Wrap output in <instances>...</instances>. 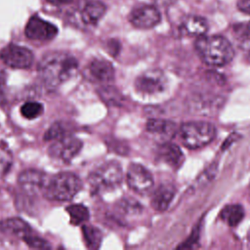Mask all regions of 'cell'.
<instances>
[{"label": "cell", "mask_w": 250, "mask_h": 250, "mask_svg": "<svg viewBox=\"0 0 250 250\" xmlns=\"http://www.w3.org/2000/svg\"><path fill=\"white\" fill-rule=\"evenodd\" d=\"M221 219L229 227H236L244 218V209L240 204H229L221 211Z\"/></svg>", "instance_id": "20"}, {"label": "cell", "mask_w": 250, "mask_h": 250, "mask_svg": "<svg viewBox=\"0 0 250 250\" xmlns=\"http://www.w3.org/2000/svg\"><path fill=\"white\" fill-rule=\"evenodd\" d=\"M175 193L176 188L173 185H160L152 193L150 200L151 207L158 212H164L169 207Z\"/></svg>", "instance_id": "16"}, {"label": "cell", "mask_w": 250, "mask_h": 250, "mask_svg": "<svg viewBox=\"0 0 250 250\" xmlns=\"http://www.w3.org/2000/svg\"><path fill=\"white\" fill-rule=\"evenodd\" d=\"M43 111V105L37 102H27L21 107V113L26 119H35L40 116Z\"/></svg>", "instance_id": "23"}, {"label": "cell", "mask_w": 250, "mask_h": 250, "mask_svg": "<svg viewBox=\"0 0 250 250\" xmlns=\"http://www.w3.org/2000/svg\"><path fill=\"white\" fill-rule=\"evenodd\" d=\"M46 175L38 170L28 169L22 171L18 179L19 186L25 195L34 196L39 191H43L46 183Z\"/></svg>", "instance_id": "12"}, {"label": "cell", "mask_w": 250, "mask_h": 250, "mask_svg": "<svg viewBox=\"0 0 250 250\" xmlns=\"http://www.w3.org/2000/svg\"><path fill=\"white\" fill-rule=\"evenodd\" d=\"M88 71L92 78L101 83H108L114 78V67L106 60L94 59L88 65Z\"/></svg>", "instance_id": "14"}, {"label": "cell", "mask_w": 250, "mask_h": 250, "mask_svg": "<svg viewBox=\"0 0 250 250\" xmlns=\"http://www.w3.org/2000/svg\"><path fill=\"white\" fill-rule=\"evenodd\" d=\"M146 131L160 140L168 142L176 134V124L170 120L151 118L146 122Z\"/></svg>", "instance_id": "15"}, {"label": "cell", "mask_w": 250, "mask_h": 250, "mask_svg": "<svg viewBox=\"0 0 250 250\" xmlns=\"http://www.w3.org/2000/svg\"><path fill=\"white\" fill-rule=\"evenodd\" d=\"M24 33L26 37L31 40L47 41L53 39L57 35L58 29L51 22L46 21L37 16H33L28 20Z\"/></svg>", "instance_id": "11"}, {"label": "cell", "mask_w": 250, "mask_h": 250, "mask_svg": "<svg viewBox=\"0 0 250 250\" xmlns=\"http://www.w3.org/2000/svg\"><path fill=\"white\" fill-rule=\"evenodd\" d=\"M134 86L139 94L145 96L160 94L167 87V77L161 69H148L135 79Z\"/></svg>", "instance_id": "6"}, {"label": "cell", "mask_w": 250, "mask_h": 250, "mask_svg": "<svg viewBox=\"0 0 250 250\" xmlns=\"http://www.w3.org/2000/svg\"><path fill=\"white\" fill-rule=\"evenodd\" d=\"M66 212L69 215L70 223L72 225H81L89 219V211L83 204H73L66 207Z\"/></svg>", "instance_id": "22"}, {"label": "cell", "mask_w": 250, "mask_h": 250, "mask_svg": "<svg viewBox=\"0 0 250 250\" xmlns=\"http://www.w3.org/2000/svg\"><path fill=\"white\" fill-rule=\"evenodd\" d=\"M106 8L100 1H90L83 7L80 17L84 24L95 25L105 14Z\"/></svg>", "instance_id": "18"}, {"label": "cell", "mask_w": 250, "mask_h": 250, "mask_svg": "<svg viewBox=\"0 0 250 250\" xmlns=\"http://www.w3.org/2000/svg\"><path fill=\"white\" fill-rule=\"evenodd\" d=\"M182 144L190 149L200 148L210 144L216 136V128L206 121H188L180 127Z\"/></svg>", "instance_id": "5"}, {"label": "cell", "mask_w": 250, "mask_h": 250, "mask_svg": "<svg viewBox=\"0 0 250 250\" xmlns=\"http://www.w3.org/2000/svg\"><path fill=\"white\" fill-rule=\"evenodd\" d=\"M130 23L139 29H149L156 26L161 21L158 9L152 5H141L129 14Z\"/></svg>", "instance_id": "10"}, {"label": "cell", "mask_w": 250, "mask_h": 250, "mask_svg": "<svg viewBox=\"0 0 250 250\" xmlns=\"http://www.w3.org/2000/svg\"><path fill=\"white\" fill-rule=\"evenodd\" d=\"M22 239L30 248H34V249H50L51 248V245L48 243V241L32 233L27 234Z\"/></svg>", "instance_id": "26"}, {"label": "cell", "mask_w": 250, "mask_h": 250, "mask_svg": "<svg viewBox=\"0 0 250 250\" xmlns=\"http://www.w3.org/2000/svg\"><path fill=\"white\" fill-rule=\"evenodd\" d=\"M12 161V156L9 152V150L5 148H0V173L6 172Z\"/></svg>", "instance_id": "28"}, {"label": "cell", "mask_w": 250, "mask_h": 250, "mask_svg": "<svg viewBox=\"0 0 250 250\" xmlns=\"http://www.w3.org/2000/svg\"><path fill=\"white\" fill-rule=\"evenodd\" d=\"M216 172H217V164L213 163V165L208 167V169L203 171L198 176V178L195 181V184H194L193 188H199V187H202V186H205L206 184H208L210 181H212V179L216 175Z\"/></svg>", "instance_id": "25"}, {"label": "cell", "mask_w": 250, "mask_h": 250, "mask_svg": "<svg viewBox=\"0 0 250 250\" xmlns=\"http://www.w3.org/2000/svg\"><path fill=\"white\" fill-rule=\"evenodd\" d=\"M66 128H65V125L62 124V122L61 123H54L50 129L46 132L45 136H44V139L45 140H48V141H54L58 138H61L64 135H66Z\"/></svg>", "instance_id": "27"}, {"label": "cell", "mask_w": 250, "mask_h": 250, "mask_svg": "<svg viewBox=\"0 0 250 250\" xmlns=\"http://www.w3.org/2000/svg\"><path fill=\"white\" fill-rule=\"evenodd\" d=\"M82 233L85 244L90 249H97L100 247L102 242V232L96 227L90 225L82 226Z\"/></svg>", "instance_id": "21"}, {"label": "cell", "mask_w": 250, "mask_h": 250, "mask_svg": "<svg viewBox=\"0 0 250 250\" xmlns=\"http://www.w3.org/2000/svg\"><path fill=\"white\" fill-rule=\"evenodd\" d=\"M126 180L129 188L140 194L146 193L153 186L152 175L140 163H131L128 166Z\"/></svg>", "instance_id": "8"}, {"label": "cell", "mask_w": 250, "mask_h": 250, "mask_svg": "<svg viewBox=\"0 0 250 250\" xmlns=\"http://www.w3.org/2000/svg\"><path fill=\"white\" fill-rule=\"evenodd\" d=\"M195 50L199 58L212 66H223L234 57V50L229 41L221 35H202L197 37Z\"/></svg>", "instance_id": "2"}, {"label": "cell", "mask_w": 250, "mask_h": 250, "mask_svg": "<svg viewBox=\"0 0 250 250\" xmlns=\"http://www.w3.org/2000/svg\"><path fill=\"white\" fill-rule=\"evenodd\" d=\"M49 3L54 5H60V4H67L70 3L72 0H47Z\"/></svg>", "instance_id": "31"}, {"label": "cell", "mask_w": 250, "mask_h": 250, "mask_svg": "<svg viewBox=\"0 0 250 250\" xmlns=\"http://www.w3.org/2000/svg\"><path fill=\"white\" fill-rule=\"evenodd\" d=\"M232 30L235 37L241 43L250 42V21L234 24Z\"/></svg>", "instance_id": "24"}, {"label": "cell", "mask_w": 250, "mask_h": 250, "mask_svg": "<svg viewBox=\"0 0 250 250\" xmlns=\"http://www.w3.org/2000/svg\"><path fill=\"white\" fill-rule=\"evenodd\" d=\"M78 70V62L65 52H50L38 64V76L44 86L55 90L72 78Z\"/></svg>", "instance_id": "1"}, {"label": "cell", "mask_w": 250, "mask_h": 250, "mask_svg": "<svg viewBox=\"0 0 250 250\" xmlns=\"http://www.w3.org/2000/svg\"><path fill=\"white\" fill-rule=\"evenodd\" d=\"M157 157L160 159V161L166 163L174 169L179 168L185 159L181 148L169 141L164 142L158 146Z\"/></svg>", "instance_id": "13"}, {"label": "cell", "mask_w": 250, "mask_h": 250, "mask_svg": "<svg viewBox=\"0 0 250 250\" xmlns=\"http://www.w3.org/2000/svg\"><path fill=\"white\" fill-rule=\"evenodd\" d=\"M81 188L82 183L77 175L62 172L46 180L42 192L50 200L68 201L80 191Z\"/></svg>", "instance_id": "3"}, {"label": "cell", "mask_w": 250, "mask_h": 250, "mask_svg": "<svg viewBox=\"0 0 250 250\" xmlns=\"http://www.w3.org/2000/svg\"><path fill=\"white\" fill-rule=\"evenodd\" d=\"M208 30L207 21L200 16H188L185 18L180 25V31L186 36H202Z\"/></svg>", "instance_id": "17"}, {"label": "cell", "mask_w": 250, "mask_h": 250, "mask_svg": "<svg viewBox=\"0 0 250 250\" xmlns=\"http://www.w3.org/2000/svg\"><path fill=\"white\" fill-rule=\"evenodd\" d=\"M6 73L0 71V104L4 103L6 100Z\"/></svg>", "instance_id": "29"}, {"label": "cell", "mask_w": 250, "mask_h": 250, "mask_svg": "<svg viewBox=\"0 0 250 250\" xmlns=\"http://www.w3.org/2000/svg\"><path fill=\"white\" fill-rule=\"evenodd\" d=\"M0 230L8 234H13L21 239L27 234L31 233V229L29 225L21 218H10L1 221Z\"/></svg>", "instance_id": "19"}, {"label": "cell", "mask_w": 250, "mask_h": 250, "mask_svg": "<svg viewBox=\"0 0 250 250\" xmlns=\"http://www.w3.org/2000/svg\"><path fill=\"white\" fill-rule=\"evenodd\" d=\"M237 9L243 14L250 16V0H239L237 2Z\"/></svg>", "instance_id": "30"}, {"label": "cell", "mask_w": 250, "mask_h": 250, "mask_svg": "<svg viewBox=\"0 0 250 250\" xmlns=\"http://www.w3.org/2000/svg\"><path fill=\"white\" fill-rule=\"evenodd\" d=\"M0 58L9 67L23 69L28 68L32 64L34 56L25 47L10 44L0 52Z\"/></svg>", "instance_id": "9"}, {"label": "cell", "mask_w": 250, "mask_h": 250, "mask_svg": "<svg viewBox=\"0 0 250 250\" xmlns=\"http://www.w3.org/2000/svg\"><path fill=\"white\" fill-rule=\"evenodd\" d=\"M81 147L82 142L78 138L66 134L54 140L49 147V155L56 161L68 163L78 154Z\"/></svg>", "instance_id": "7"}, {"label": "cell", "mask_w": 250, "mask_h": 250, "mask_svg": "<svg viewBox=\"0 0 250 250\" xmlns=\"http://www.w3.org/2000/svg\"><path fill=\"white\" fill-rule=\"evenodd\" d=\"M123 172L117 161H108L97 167L88 177V183L93 193L112 190L120 186Z\"/></svg>", "instance_id": "4"}]
</instances>
